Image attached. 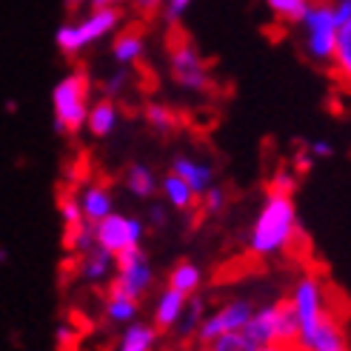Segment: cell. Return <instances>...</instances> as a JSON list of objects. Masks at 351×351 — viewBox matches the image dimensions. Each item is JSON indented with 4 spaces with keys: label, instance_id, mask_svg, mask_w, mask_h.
<instances>
[{
    "label": "cell",
    "instance_id": "35",
    "mask_svg": "<svg viewBox=\"0 0 351 351\" xmlns=\"http://www.w3.org/2000/svg\"><path fill=\"white\" fill-rule=\"evenodd\" d=\"M191 351H208V346H195V348H191Z\"/></svg>",
    "mask_w": 351,
    "mask_h": 351
},
{
    "label": "cell",
    "instance_id": "17",
    "mask_svg": "<svg viewBox=\"0 0 351 351\" xmlns=\"http://www.w3.org/2000/svg\"><path fill=\"white\" fill-rule=\"evenodd\" d=\"M143 117L157 134H174L180 129H189V112L171 109L166 103H146Z\"/></svg>",
    "mask_w": 351,
    "mask_h": 351
},
{
    "label": "cell",
    "instance_id": "9",
    "mask_svg": "<svg viewBox=\"0 0 351 351\" xmlns=\"http://www.w3.org/2000/svg\"><path fill=\"white\" fill-rule=\"evenodd\" d=\"M331 3H311L306 17H303V26H306V51L317 60V63H328L331 60V51H335V38H337V23H335V14H331Z\"/></svg>",
    "mask_w": 351,
    "mask_h": 351
},
{
    "label": "cell",
    "instance_id": "13",
    "mask_svg": "<svg viewBox=\"0 0 351 351\" xmlns=\"http://www.w3.org/2000/svg\"><path fill=\"white\" fill-rule=\"evenodd\" d=\"M189 303V297L180 294V291H174V289H163L160 297H157V303H154V314H152V326L160 331V335H169V331L178 328L180 317H183V308Z\"/></svg>",
    "mask_w": 351,
    "mask_h": 351
},
{
    "label": "cell",
    "instance_id": "22",
    "mask_svg": "<svg viewBox=\"0 0 351 351\" xmlns=\"http://www.w3.org/2000/svg\"><path fill=\"white\" fill-rule=\"evenodd\" d=\"M160 189H163L166 200H169L174 208H178V212H195V208H197V200H200V197L189 189V183H183V180L178 178V174L169 171L166 178L160 180Z\"/></svg>",
    "mask_w": 351,
    "mask_h": 351
},
{
    "label": "cell",
    "instance_id": "10",
    "mask_svg": "<svg viewBox=\"0 0 351 351\" xmlns=\"http://www.w3.org/2000/svg\"><path fill=\"white\" fill-rule=\"evenodd\" d=\"M143 232H146V226L140 220L112 212L109 217H103L100 223H95V245H100L103 252H109L114 257L120 252L132 249V245H140Z\"/></svg>",
    "mask_w": 351,
    "mask_h": 351
},
{
    "label": "cell",
    "instance_id": "15",
    "mask_svg": "<svg viewBox=\"0 0 351 351\" xmlns=\"http://www.w3.org/2000/svg\"><path fill=\"white\" fill-rule=\"evenodd\" d=\"M75 271L77 277H83L86 283H106L114 271V257L109 252H103L100 245H92L89 252L75 254Z\"/></svg>",
    "mask_w": 351,
    "mask_h": 351
},
{
    "label": "cell",
    "instance_id": "37",
    "mask_svg": "<svg viewBox=\"0 0 351 351\" xmlns=\"http://www.w3.org/2000/svg\"><path fill=\"white\" fill-rule=\"evenodd\" d=\"M348 3H351V0H348Z\"/></svg>",
    "mask_w": 351,
    "mask_h": 351
},
{
    "label": "cell",
    "instance_id": "20",
    "mask_svg": "<svg viewBox=\"0 0 351 351\" xmlns=\"http://www.w3.org/2000/svg\"><path fill=\"white\" fill-rule=\"evenodd\" d=\"M200 283H203V271L197 269V263L178 260V263H174V266L169 269V289L180 291V294H186V297L197 294Z\"/></svg>",
    "mask_w": 351,
    "mask_h": 351
},
{
    "label": "cell",
    "instance_id": "27",
    "mask_svg": "<svg viewBox=\"0 0 351 351\" xmlns=\"http://www.w3.org/2000/svg\"><path fill=\"white\" fill-rule=\"evenodd\" d=\"M208 351H257V346L243 335V331H229V335H220Z\"/></svg>",
    "mask_w": 351,
    "mask_h": 351
},
{
    "label": "cell",
    "instance_id": "26",
    "mask_svg": "<svg viewBox=\"0 0 351 351\" xmlns=\"http://www.w3.org/2000/svg\"><path fill=\"white\" fill-rule=\"evenodd\" d=\"M203 317H206V303L200 300L197 294H191L189 303H186V308H183V317H180V323H178V335H180L183 340H195V331L200 328Z\"/></svg>",
    "mask_w": 351,
    "mask_h": 351
},
{
    "label": "cell",
    "instance_id": "23",
    "mask_svg": "<svg viewBox=\"0 0 351 351\" xmlns=\"http://www.w3.org/2000/svg\"><path fill=\"white\" fill-rule=\"evenodd\" d=\"M266 6L271 12V17H274V23L289 29L294 23H303L311 0H266Z\"/></svg>",
    "mask_w": 351,
    "mask_h": 351
},
{
    "label": "cell",
    "instance_id": "21",
    "mask_svg": "<svg viewBox=\"0 0 351 351\" xmlns=\"http://www.w3.org/2000/svg\"><path fill=\"white\" fill-rule=\"evenodd\" d=\"M103 314L106 320L114 323V326H129L137 320L140 314V303L132 300L126 294H117V291H106V303H103Z\"/></svg>",
    "mask_w": 351,
    "mask_h": 351
},
{
    "label": "cell",
    "instance_id": "4",
    "mask_svg": "<svg viewBox=\"0 0 351 351\" xmlns=\"http://www.w3.org/2000/svg\"><path fill=\"white\" fill-rule=\"evenodd\" d=\"M331 289L320 274L314 271H303V277L291 286L289 294V306L294 311V320H297V337L308 335V331L317 326L326 314L335 311V300H331Z\"/></svg>",
    "mask_w": 351,
    "mask_h": 351
},
{
    "label": "cell",
    "instance_id": "2",
    "mask_svg": "<svg viewBox=\"0 0 351 351\" xmlns=\"http://www.w3.org/2000/svg\"><path fill=\"white\" fill-rule=\"evenodd\" d=\"M297 232H300V226H297L294 195L266 191V203H263L249 234V254L257 260L286 254L289 243L294 240Z\"/></svg>",
    "mask_w": 351,
    "mask_h": 351
},
{
    "label": "cell",
    "instance_id": "14",
    "mask_svg": "<svg viewBox=\"0 0 351 351\" xmlns=\"http://www.w3.org/2000/svg\"><path fill=\"white\" fill-rule=\"evenodd\" d=\"M77 200H80V212H83L86 223H92V226L112 215V189L106 180L92 178Z\"/></svg>",
    "mask_w": 351,
    "mask_h": 351
},
{
    "label": "cell",
    "instance_id": "33",
    "mask_svg": "<svg viewBox=\"0 0 351 351\" xmlns=\"http://www.w3.org/2000/svg\"><path fill=\"white\" fill-rule=\"evenodd\" d=\"M257 351H297L294 346H257Z\"/></svg>",
    "mask_w": 351,
    "mask_h": 351
},
{
    "label": "cell",
    "instance_id": "24",
    "mask_svg": "<svg viewBox=\"0 0 351 351\" xmlns=\"http://www.w3.org/2000/svg\"><path fill=\"white\" fill-rule=\"evenodd\" d=\"M114 123H117V106H114L112 97L97 100L89 109V117H86V126H89V132L95 137H106L114 129Z\"/></svg>",
    "mask_w": 351,
    "mask_h": 351
},
{
    "label": "cell",
    "instance_id": "31",
    "mask_svg": "<svg viewBox=\"0 0 351 351\" xmlns=\"http://www.w3.org/2000/svg\"><path fill=\"white\" fill-rule=\"evenodd\" d=\"M123 0H92V6L95 9H114V6H120Z\"/></svg>",
    "mask_w": 351,
    "mask_h": 351
},
{
    "label": "cell",
    "instance_id": "34",
    "mask_svg": "<svg viewBox=\"0 0 351 351\" xmlns=\"http://www.w3.org/2000/svg\"><path fill=\"white\" fill-rule=\"evenodd\" d=\"M80 3H86V0H66V9H69V12H77Z\"/></svg>",
    "mask_w": 351,
    "mask_h": 351
},
{
    "label": "cell",
    "instance_id": "32",
    "mask_svg": "<svg viewBox=\"0 0 351 351\" xmlns=\"http://www.w3.org/2000/svg\"><path fill=\"white\" fill-rule=\"evenodd\" d=\"M311 154H314V157H323V154L328 157V154H331V146H328V143H314V146H311Z\"/></svg>",
    "mask_w": 351,
    "mask_h": 351
},
{
    "label": "cell",
    "instance_id": "25",
    "mask_svg": "<svg viewBox=\"0 0 351 351\" xmlns=\"http://www.w3.org/2000/svg\"><path fill=\"white\" fill-rule=\"evenodd\" d=\"M123 183H126V189L132 191V195H137V197H152L157 191L154 174L143 163H132L126 171H123Z\"/></svg>",
    "mask_w": 351,
    "mask_h": 351
},
{
    "label": "cell",
    "instance_id": "8",
    "mask_svg": "<svg viewBox=\"0 0 351 351\" xmlns=\"http://www.w3.org/2000/svg\"><path fill=\"white\" fill-rule=\"evenodd\" d=\"M254 303L245 300V297H237V300L223 303L217 311L206 314L200 328L195 331V346H212L220 335H229V331H243L249 317L254 314Z\"/></svg>",
    "mask_w": 351,
    "mask_h": 351
},
{
    "label": "cell",
    "instance_id": "12",
    "mask_svg": "<svg viewBox=\"0 0 351 351\" xmlns=\"http://www.w3.org/2000/svg\"><path fill=\"white\" fill-rule=\"evenodd\" d=\"M328 77L335 80L340 92L351 95V21L337 26L335 51H331V60H328Z\"/></svg>",
    "mask_w": 351,
    "mask_h": 351
},
{
    "label": "cell",
    "instance_id": "3",
    "mask_svg": "<svg viewBox=\"0 0 351 351\" xmlns=\"http://www.w3.org/2000/svg\"><path fill=\"white\" fill-rule=\"evenodd\" d=\"M89 92L92 77L83 66L69 72L51 92V106H55V129L66 137H77L89 117Z\"/></svg>",
    "mask_w": 351,
    "mask_h": 351
},
{
    "label": "cell",
    "instance_id": "16",
    "mask_svg": "<svg viewBox=\"0 0 351 351\" xmlns=\"http://www.w3.org/2000/svg\"><path fill=\"white\" fill-rule=\"evenodd\" d=\"M152 23L146 21H134L126 23L120 29V34L114 38V58L120 63H137L140 55H143V38H146V32H149Z\"/></svg>",
    "mask_w": 351,
    "mask_h": 351
},
{
    "label": "cell",
    "instance_id": "29",
    "mask_svg": "<svg viewBox=\"0 0 351 351\" xmlns=\"http://www.w3.org/2000/svg\"><path fill=\"white\" fill-rule=\"evenodd\" d=\"M189 3H191V0H166L163 12H166V17H169V23H171V21H180V14L189 9Z\"/></svg>",
    "mask_w": 351,
    "mask_h": 351
},
{
    "label": "cell",
    "instance_id": "18",
    "mask_svg": "<svg viewBox=\"0 0 351 351\" xmlns=\"http://www.w3.org/2000/svg\"><path fill=\"white\" fill-rule=\"evenodd\" d=\"M157 340H160V331H157L152 323H129L123 328V335L114 346V351H154Z\"/></svg>",
    "mask_w": 351,
    "mask_h": 351
},
{
    "label": "cell",
    "instance_id": "28",
    "mask_svg": "<svg viewBox=\"0 0 351 351\" xmlns=\"http://www.w3.org/2000/svg\"><path fill=\"white\" fill-rule=\"evenodd\" d=\"M163 6H166V0H132L137 21H146V23H154L163 14Z\"/></svg>",
    "mask_w": 351,
    "mask_h": 351
},
{
    "label": "cell",
    "instance_id": "7",
    "mask_svg": "<svg viewBox=\"0 0 351 351\" xmlns=\"http://www.w3.org/2000/svg\"><path fill=\"white\" fill-rule=\"evenodd\" d=\"M120 17H123V14H120L117 6H114V9H95L89 17H86V21L60 26L58 34H55L58 49L63 51L66 58H75L83 46H89L92 40H97V38H103L106 32H112V29L120 23Z\"/></svg>",
    "mask_w": 351,
    "mask_h": 351
},
{
    "label": "cell",
    "instance_id": "11",
    "mask_svg": "<svg viewBox=\"0 0 351 351\" xmlns=\"http://www.w3.org/2000/svg\"><path fill=\"white\" fill-rule=\"evenodd\" d=\"M294 348H300V351H351L343 314H337V311L326 314V317L308 331V335L297 337Z\"/></svg>",
    "mask_w": 351,
    "mask_h": 351
},
{
    "label": "cell",
    "instance_id": "1",
    "mask_svg": "<svg viewBox=\"0 0 351 351\" xmlns=\"http://www.w3.org/2000/svg\"><path fill=\"white\" fill-rule=\"evenodd\" d=\"M166 58H169V75L183 89H191L206 97L229 95V86L217 83L212 69H208V60L200 55V49L191 40V34L180 26V21H171L166 29Z\"/></svg>",
    "mask_w": 351,
    "mask_h": 351
},
{
    "label": "cell",
    "instance_id": "36",
    "mask_svg": "<svg viewBox=\"0 0 351 351\" xmlns=\"http://www.w3.org/2000/svg\"><path fill=\"white\" fill-rule=\"evenodd\" d=\"M297 351H300V348H297Z\"/></svg>",
    "mask_w": 351,
    "mask_h": 351
},
{
    "label": "cell",
    "instance_id": "19",
    "mask_svg": "<svg viewBox=\"0 0 351 351\" xmlns=\"http://www.w3.org/2000/svg\"><path fill=\"white\" fill-rule=\"evenodd\" d=\"M171 174H178L183 183H189V189L195 191L197 197L203 195V191L212 189V169L200 166V163H195V160H189V157H174Z\"/></svg>",
    "mask_w": 351,
    "mask_h": 351
},
{
    "label": "cell",
    "instance_id": "6",
    "mask_svg": "<svg viewBox=\"0 0 351 351\" xmlns=\"http://www.w3.org/2000/svg\"><path fill=\"white\" fill-rule=\"evenodd\" d=\"M152 286H154V271L140 245H132V249L114 254V274H112L109 291L126 294L140 303L152 291Z\"/></svg>",
    "mask_w": 351,
    "mask_h": 351
},
{
    "label": "cell",
    "instance_id": "30",
    "mask_svg": "<svg viewBox=\"0 0 351 351\" xmlns=\"http://www.w3.org/2000/svg\"><path fill=\"white\" fill-rule=\"evenodd\" d=\"M149 220H152L154 229H163V223H166L163 208H160V206H152V208H149Z\"/></svg>",
    "mask_w": 351,
    "mask_h": 351
},
{
    "label": "cell",
    "instance_id": "5",
    "mask_svg": "<svg viewBox=\"0 0 351 351\" xmlns=\"http://www.w3.org/2000/svg\"><path fill=\"white\" fill-rule=\"evenodd\" d=\"M243 335L254 346H297V320L289 306V297L254 308Z\"/></svg>",
    "mask_w": 351,
    "mask_h": 351
}]
</instances>
